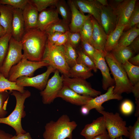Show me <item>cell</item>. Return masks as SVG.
<instances>
[{"label":"cell","mask_w":139,"mask_h":139,"mask_svg":"<svg viewBox=\"0 0 139 139\" xmlns=\"http://www.w3.org/2000/svg\"><path fill=\"white\" fill-rule=\"evenodd\" d=\"M47 40L45 32L37 28L25 31L21 41L23 58L32 61H42Z\"/></svg>","instance_id":"cell-1"},{"label":"cell","mask_w":139,"mask_h":139,"mask_svg":"<svg viewBox=\"0 0 139 139\" xmlns=\"http://www.w3.org/2000/svg\"><path fill=\"white\" fill-rule=\"evenodd\" d=\"M10 93L16 99V105L13 110L8 116L0 118V124H6L12 127L15 130L16 135L25 133L26 132L22 128L21 120L26 115L24 103L26 99L30 96L31 92L28 90H25L23 92L13 90Z\"/></svg>","instance_id":"cell-2"},{"label":"cell","mask_w":139,"mask_h":139,"mask_svg":"<svg viewBox=\"0 0 139 139\" xmlns=\"http://www.w3.org/2000/svg\"><path fill=\"white\" fill-rule=\"evenodd\" d=\"M77 126L76 123L71 121L67 115H63L56 121H51L46 124L44 139H72L73 132Z\"/></svg>","instance_id":"cell-3"},{"label":"cell","mask_w":139,"mask_h":139,"mask_svg":"<svg viewBox=\"0 0 139 139\" xmlns=\"http://www.w3.org/2000/svg\"><path fill=\"white\" fill-rule=\"evenodd\" d=\"M105 59L114 77L115 82L113 90L114 93L121 95L123 93H131L133 85L122 64L115 59L110 52L106 53Z\"/></svg>","instance_id":"cell-4"},{"label":"cell","mask_w":139,"mask_h":139,"mask_svg":"<svg viewBox=\"0 0 139 139\" xmlns=\"http://www.w3.org/2000/svg\"><path fill=\"white\" fill-rule=\"evenodd\" d=\"M42 61L58 70L64 76L69 77L70 67L66 60L63 45H53L47 40Z\"/></svg>","instance_id":"cell-5"},{"label":"cell","mask_w":139,"mask_h":139,"mask_svg":"<svg viewBox=\"0 0 139 139\" xmlns=\"http://www.w3.org/2000/svg\"><path fill=\"white\" fill-rule=\"evenodd\" d=\"M104 117L106 130L110 139L124 136L128 138V127L118 112L115 113L102 110L98 111Z\"/></svg>","instance_id":"cell-6"},{"label":"cell","mask_w":139,"mask_h":139,"mask_svg":"<svg viewBox=\"0 0 139 139\" xmlns=\"http://www.w3.org/2000/svg\"><path fill=\"white\" fill-rule=\"evenodd\" d=\"M49 64L43 61L34 62L22 58L18 63L11 68L8 74V80L15 82L18 78L22 76L32 77L35 71L45 66H48Z\"/></svg>","instance_id":"cell-7"},{"label":"cell","mask_w":139,"mask_h":139,"mask_svg":"<svg viewBox=\"0 0 139 139\" xmlns=\"http://www.w3.org/2000/svg\"><path fill=\"white\" fill-rule=\"evenodd\" d=\"M22 47L21 41H18L12 37L9 44L8 50L2 65L0 68V73L8 79L9 71L13 66L22 59L23 55Z\"/></svg>","instance_id":"cell-8"},{"label":"cell","mask_w":139,"mask_h":139,"mask_svg":"<svg viewBox=\"0 0 139 139\" xmlns=\"http://www.w3.org/2000/svg\"><path fill=\"white\" fill-rule=\"evenodd\" d=\"M59 72L58 70H56L53 76L48 80L45 88L40 92L44 104L53 102L63 86L64 75L60 76Z\"/></svg>","instance_id":"cell-9"},{"label":"cell","mask_w":139,"mask_h":139,"mask_svg":"<svg viewBox=\"0 0 139 139\" xmlns=\"http://www.w3.org/2000/svg\"><path fill=\"white\" fill-rule=\"evenodd\" d=\"M63 83V85L81 95L94 98L101 93V91L93 89L90 84L85 80L64 76Z\"/></svg>","instance_id":"cell-10"},{"label":"cell","mask_w":139,"mask_h":139,"mask_svg":"<svg viewBox=\"0 0 139 139\" xmlns=\"http://www.w3.org/2000/svg\"><path fill=\"white\" fill-rule=\"evenodd\" d=\"M56 70L49 65L48 66L46 71L41 74L31 77H21L17 79L15 82L19 86L23 88L32 87L41 91L45 88L50 74L54 72Z\"/></svg>","instance_id":"cell-11"},{"label":"cell","mask_w":139,"mask_h":139,"mask_svg":"<svg viewBox=\"0 0 139 139\" xmlns=\"http://www.w3.org/2000/svg\"><path fill=\"white\" fill-rule=\"evenodd\" d=\"M107 53L104 51L96 50L94 56V63L97 69L101 73L102 76V88L107 90L110 87L114 86L115 81L111 76L109 67L105 59Z\"/></svg>","instance_id":"cell-12"},{"label":"cell","mask_w":139,"mask_h":139,"mask_svg":"<svg viewBox=\"0 0 139 139\" xmlns=\"http://www.w3.org/2000/svg\"><path fill=\"white\" fill-rule=\"evenodd\" d=\"M136 0H123L113 9L117 16V26L125 25L134 9Z\"/></svg>","instance_id":"cell-13"},{"label":"cell","mask_w":139,"mask_h":139,"mask_svg":"<svg viewBox=\"0 0 139 139\" xmlns=\"http://www.w3.org/2000/svg\"><path fill=\"white\" fill-rule=\"evenodd\" d=\"M75 5L82 13H88L101 25L100 15L102 5L97 0H73Z\"/></svg>","instance_id":"cell-14"},{"label":"cell","mask_w":139,"mask_h":139,"mask_svg":"<svg viewBox=\"0 0 139 139\" xmlns=\"http://www.w3.org/2000/svg\"><path fill=\"white\" fill-rule=\"evenodd\" d=\"M114 86L109 87L105 93L93 98L84 105L90 111L95 109L98 112L103 110L104 108L102 105L105 102L112 99L120 100L123 98L121 95L115 94L113 90Z\"/></svg>","instance_id":"cell-15"},{"label":"cell","mask_w":139,"mask_h":139,"mask_svg":"<svg viewBox=\"0 0 139 139\" xmlns=\"http://www.w3.org/2000/svg\"><path fill=\"white\" fill-rule=\"evenodd\" d=\"M60 19L55 6L47 8L39 13L37 28L45 31Z\"/></svg>","instance_id":"cell-16"},{"label":"cell","mask_w":139,"mask_h":139,"mask_svg":"<svg viewBox=\"0 0 139 139\" xmlns=\"http://www.w3.org/2000/svg\"><path fill=\"white\" fill-rule=\"evenodd\" d=\"M67 2L71 11L70 22L69 25L70 32H79L85 21L91 15H85L81 12L75 5L73 0H68Z\"/></svg>","instance_id":"cell-17"},{"label":"cell","mask_w":139,"mask_h":139,"mask_svg":"<svg viewBox=\"0 0 139 139\" xmlns=\"http://www.w3.org/2000/svg\"><path fill=\"white\" fill-rule=\"evenodd\" d=\"M107 131L104 118L102 116L94 120L92 123L86 125L80 134L85 139H92Z\"/></svg>","instance_id":"cell-18"},{"label":"cell","mask_w":139,"mask_h":139,"mask_svg":"<svg viewBox=\"0 0 139 139\" xmlns=\"http://www.w3.org/2000/svg\"><path fill=\"white\" fill-rule=\"evenodd\" d=\"M65 101L77 106L86 104L93 98L80 95L68 87L63 86L57 96Z\"/></svg>","instance_id":"cell-19"},{"label":"cell","mask_w":139,"mask_h":139,"mask_svg":"<svg viewBox=\"0 0 139 139\" xmlns=\"http://www.w3.org/2000/svg\"><path fill=\"white\" fill-rule=\"evenodd\" d=\"M101 25L108 35L116 28L117 16L111 6H102L100 15Z\"/></svg>","instance_id":"cell-20"},{"label":"cell","mask_w":139,"mask_h":139,"mask_svg":"<svg viewBox=\"0 0 139 139\" xmlns=\"http://www.w3.org/2000/svg\"><path fill=\"white\" fill-rule=\"evenodd\" d=\"M93 25L92 34V46L96 50L104 51L108 35L102 26L91 15Z\"/></svg>","instance_id":"cell-21"},{"label":"cell","mask_w":139,"mask_h":139,"mask_svg":"<svg viewBox=\"0 0 139 139\" xmlns=\"http://www.w3.org/2000/svg\"><path fill=\"white\" fill-rule=\"evenodd\" d=\"M13 17L12 25V37L21 41L25 32L24 23L22 10L13 8Z\"/></svg>","instance_id":"cell-22"},{"label":"cell","mask_w":139,"mask_h":139,"mask_svg":"<svg viewBox=\"0 0 139 139\" xmlns=\"http://www.w3.org/2000/svg\"><path fill=\"white\" fill-rule=\"evenodd\" d=\"M39 12L30 0L22 10L25 31L37 28Z\"/></svg>","instance_id":"cell-23"},{"label":"cell","mask_w":139,"mask_h":139,"mask_svg":"<svg viewBox=\"0 0 139 139\" xmlns=\"http://www.w3.org/2000/svg\"><path fill=\"white\" fill-rule=\"evenodd\" d=\"M13 17V8L9 5L0 4V24L6 33H11Z\"/></svg>","instance_id":"cell-24"},{"label":"cell","mask_w":139,"mask_h":139,"mask_svg":"<svg viewBox=\"0 0 139 139\" xmlns=\"http://www.w3.org/2000/svg\"><path fill=\"white\" fill-rule=\"evenodd\" d=\"M125 26H116L115 29L108 35L104 51L106 53L110 52L117 46Z\"/></svg>","instance_id":"cell-25"},{"label":"cell","mask_w":139,"mask_h":139,"mask_svg":"<svg viewBox=\"0 0 139 139\" xmlns=\"http://www.w3.org/2000/svg\"><path fill=\"white\" fill-rule=\"evenodd\" d=\"M92 71L82 64L76 63L70 68L69 77L86 80L93 76Z\"/></svg>","instance_id":"cell-26"},{"label":"cell","mask_w":139,"mask_h":139,"mask_svg":"<svg viewBox=\"0 0 139 139\" xmlns=\"http://www.w3.org/2000/svg\"><path fill=\"white\" fill-rule=\"evenodd\" d=\"M139 35V24L123 32L119 39L117 46H128Z\"/></svg>","instance_id":"cell-27"},{"label":"cell","mask_w":139,"mask_h":139,"mask_svg":"<svg viewBox=\"0 0 139 139\" xmlns=\"http://www.w3.org/2000/svg\"><path fill=\"white\" fill-rule=\"evenodd\" d=\"M110 52L115 59L121 64L128 61L132 57L133 53L129 46H117Z\"/></svg>","instance_id":"cell-28"},{"label":"cell","mask_w":139,"mask_h":139,"mask_svg":"<svg viewBox=\"0 0 139 139\" xmlns=\"http://www.w3.org/2000/svg\"><path fill=\"white\" fill-rule=\"evenodd\" d=\"M55 7L62 19L69 25L70 22L71 13L70 7L67 2L64 0H58Z\"/></svg>","instance_id":"cell-29"},{"label":"cell","mask_w":139,"mask_h":139,"mask_svg":"<svg viewBox=\"0 0 139 139\" xmlns=\"http://www.w3.org/2000/svg\"><path fill=\"white\" fill-rule=\"evenodd\" d=\"M122 64L132 85L139 83V66L133 65L128 61Z\"/></svg>","instance_id":"cell-30"},{"label":"cell","mask_w":139,"mask_h":139,"mask_svg":"<svg viewBox=\"0 0 139 139\" xmlns=\"http://www.w3.org/2000/svg\"><path fill=\"white\" fill-rule=\"evenodd\" d=\"M91 16L85 21L79 33L82 40L88 43L92 46L93 25Z\"/></svg>","instance_id":"cell-31"},{"label":"cell","mask_w":139,"mask_h":139,"mask_svg":"<svg viewBox=\"0 0 139 139\" xmlns=\"http://www.w3.org/2000/svg\"><path fill=\"white\" fill-rule=\"evenodd\" d=\"M25 90L23 87L18 86L15 82L9 81L1 74L0 76V92L8 90L9 92L16 90L23 92Z\"/></svg>","instance_id":"cell-32"},{"label":"cell","mask_w":139,"mask_h":139,"mask_svg":"<svg viewBox=\"0 0 139 139\" xmlns=\"http://www.w3.org/2000/svg\"><path fill=\"white\" fill-rule=\"evenodd\" d=\"M66 60L70 67L73 66L77 63V51L68 42L63 45Z\"/></svg>","instance_id":"cell-33"},{"label":"cell","mask_w":139,"mask_h":139,"mask_svg":"<svg viewBox=\"0 0 139 139\" xmlns=\"http://www.w3.org/2000/svg\"><path fill=\"white\" fill-rule=\"evenodd\" d=\"M11 33H6L0 37V68L2 66L7 54Z\"/></svg>","instance_id":"cell-34"},{"label":"cell","mask_w":139,"mask_h":139,"mask_svg":"<svg viewBox=\"0 0 139 139\" xmlns=\"http://www.w3.org/2000/svg\"><path fill=\"white\" fill-rule=\"evenodd\" d=\"M69 31V25L62 19H60L45 32L47 35L55 32L63 33Z\"/></svg>","instance_id":"cell-35"},{"label":"cell","mask_w":139,"mask_h":139,"mask_svg":"<svg viewBox=\"0 0 139 139\" xmlns=\"http://www.w3.org/2000/svg\"><path fill=\"white\" fill-rule=\"evenodd\" d=\"M77 51V63L82 64L93 70L94 72H96L98 69L92 60L83 53L81 49Z\"/></svg>","instance_id":"cell-36"},{"label":"cell","mask_w":139,"mask_h":139,"mask_svg":"<svg viewBox=\"0 0 139 139\" xmlns=\"http://www.w3.org/2000/svg\"><path fill=\"white\" fill-rule=\"evenodd\" d=\"M139 23V6L136 2L134 9L128 22L125 25L124 32L125 31L134 27Z\"/></svg>","instance_id":"cell-37"},{"label":"cell","mask_w":139,"mask_h":139,"mask_svg":"<svg viewBox=\"0 0 139 139\" xmlns=\"http://www.w3.org/2000/svg\"><path fill=\"white\" fill-rule=\"evenodd\" d=\"M58 0H31L30 2L39 12L47 9L48 7L55 6Z\"/></svg>","instance_id":"cell-38"},{"label":"cell","mask_w":139,"mask_h":139,"mask_svg":"<svg viewBox=\"0 0 139 139\" xmlns=\"http://www.w3.org/2000/svg\"><path fill=\"white\" fill-rule=\"evenodd\" d=\"M10 93L7 91L0 92V118L5 117L7 114L6 108Z\"/></svg>","instance_id":"cell-39"},{"label":"cell","mask_w":139,"mask_h":139,"mask_svg":"<svg viewBox=\"0 0 139 139\" xmlns=\"http://www.w3.org/2000/svg\"><path fill=\"white\" fill-rule=\"evenodd\" d=\"M29 1L28 0H0V4L9 5L23 10Z\"/></svg>","instance_id":"cell-40"},{"label":"cell","mask_w":139,"mask_h":139,"mask_svg":"<svg viewBox=\"0 0 139 139\" xmlns=\"http://www.w3.org/2000/svg\"><path fill=\"white\" fill-rule=\"evenodd\" d=\"M81 44L83 52L93 62L94 54L96 49L90 44L82 40H81Z\"/></svg>","instance_id":"cell-41"},{"label":"cell","mask_w":139,"mask_h":139,"mask_svg":"<svg viewBox=\"0 0 139 139\" xmlns=\"http://www.w3.org/2000/svg\"><path fill=\"white\" fill-rule=\"evenodd\" d=\"M134 109V106L133 102L129 100H126L121 103L120 110L123 114L128 115L131 114Z\"/></svg>","instance_id":"cell-42"},{"label":"cell","mask_w":139,"mask_h":139,"mask_svg":"<svg viewBox=\"0 0 139 139\" xmlns=\"http://www.w3.org/2000/svg\"><path fill=\"white\" fill-rule=\"evenodd\" d=\"M81 40V36L79 32L72 33L69 32L67 41L76 49L80 45Z\"/></svg>","instance_id":"cell-43"},{"label":"cell","mask_w":139,"mask_h":139,"mask_svg":"<svg viewBox=\"0 0 139 139\" xmlns=\"http://www.w3.org/2000/svg\"><path fill=\"white\" fill-rule=\"evenodd\" d=\"M128 127L129 139H139V117L133 126Z\"/></svg>","instance_id":"cell-44"},{"label":"cell","mask_w":139,"mask_h":139,"mask_svg":"<svg viewBox=\"0 0 139 139\" xmlns=\"http://www.w3.org/2000/svg\"><path fill=\"white\" fill-rule=\"evenodd\" d=\"M69 31L62 33L54 45L56 46L64 45L67 41L68 34Z\"/></svg>","instance_id":"cell-45"},{"label":"cell","mask_w":139,"mask_h":139,"mask_svg":"<svg viewBox=\"0 0 139 139\" xmlns=\"http://www.w3.org/2000/svg\"><path fill=\"white\" fill-rule=\"evenodd\" d=\"M62 33L55 32L47 35V40L53 45H55Z\"/></svg>","instance_id":"cell-46"},{"label":"cell","mask_w":139,"mask_h":139,"mask_svg":"<svg viewBox=\"0 0 139 139\" xmlns=\"http://www.w3.org/2000/svg\"><path fill=\"white\" fill-rule=\"evenodd\" d=\"M133 52L138 53L139 51V37H137L129 46Z\"/></svg>","instance_id":"cell-47"},{"label":"cell","mask_w":139,"mask_h":139,"mask_svg":"<svg viewBox=\"0 0 139 139\" xmlns=\"http://www.w3.org/2000/svg\"><path fill=\"white\" fill-rule=\"evenodd\" d=\"M10 139H32L29 132L20 133L12 137Z\"/></svg>","instance_id":"cell-48"},{"label":"cell","mask_w":139,"mask_h":139,"mask_svg":"<svg viewBox=\"0 0 139 139\" xmlns=\"http://www.w3.org/2000/svg\"><path fill=\"white\" fill-rule=\"evenodd\" d=\"M128 61L133 65L139 66V53L135 56L130 58Z\"/></svg>","instance_id":"cell-49"},{"label":"cell","mask_w":139,"mask_h":139,"mask_svg":"<svg viewBox=\"0 0 139 139\" xmlns=\"http://www.w3.org/2000/svg\"><path fill=\"white\" fill-rule=\"evenodd\" d=\"M12 136L11 134L0 130V139H10Z\"/></svg>","instance_id":"cell-50"},{"label":"cell","mask_w":139,"mask_h":139,"mask_svg":"<svg viewBox=\"0 0 139 139\" xmlns=\"http://www.w3.org/2000/svg\"><path fill=\"white\" fill-rule=\"evenodd\" d=\"M92 139H110L107 131L98 135L93 138Z\"/></svg>","instance_id":"cell-51"},{"label":"cell","mask_w":139,"mask_h":139,"mask_svg":"<svg viewBox=\"0 0 139 139\" xmlns=\"http://www.w3.org/2000/svg\"><path fill=\"white\" fill-rule=\"evenodd\" d=\"M81 113L84 115H87L90 111L88 108L84 105L81 106Z\"/></svg>","instance_id":"cell-52"},{"label":"cell","mask_w":139,"mask_h":139,"mask_svg":"<svg viewBox=\"0 0 139 139\" xmlns=\"http://www.w3.org/2000/svg\"><path fill=\"white\" fill-rule=\"evenodd\" d=\"M97 1L102 6H108V4L107 0H97Z\"/></svg>","instance_id":"cell-53"},{"label":"cell","mask_w":139,"mask_h":139,"mask_svg":"<svg viewBox=\"0 0 139 139\" xmlns=\"http://www.w3.org/2000/svg\"><path fill=\"white\" fill-rule=\"evenodd\" d=\"M6 32L0 24V37L5 34Z\"/></svg>","instance_id":"cell-54"},{"label":"cell","mask_w":139,"mask_h":139,"mask_svg":"<svg viewBox=\"0 0 139 139\" xmlns=\"http://www.w3.org/2000/svg\"><path fill=\"white\" fill-rule=\"evenodd\" d=\"M115 139H124L122 137V136H120L119 137L116 138Z\"/></svg>","instance_id":"cell-55"},{"label":"cell","mask_w":139,"mask_h":139,"mask_svg":"<svg viewBox=\"0 0 139 139\" xmlns=\"http://www.w3.org/2000/svg\"><path fill=\"white\" fill-rule=\"evenodd\" d=\"M1 74L0 73V76Z\"/></svg>","instance_id":"cell-56"}]
</instances>
